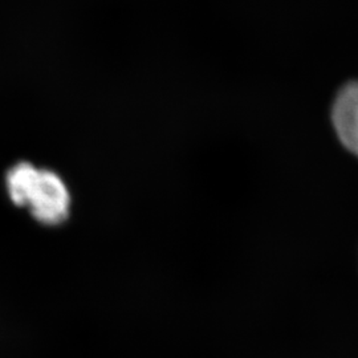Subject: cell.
Listing matches in <instances>:
<instances>
[{
	"label": "cell",
	"mask_w": 358,
	"mask_h": 358,
	"mask_svg": "<svg viewBox=\"0 0 358 358\" xmlns=\"http://www.w3.org/2000/svg\"><path fill=\"white\" fill-rule=\"evenodd\" d=\"M6 187L13 205L27 207L43 224L63 223L69 215L71 194L64 180L52 170L19 162L7 171Z\"/></svg>",
	"instance_id": "obj_1"
},
{
	"label": "cell",
	"mask_w": 358,
	"mask_h": 358,
	"mask_svg": "<svg viewBox=\"0 0 358 358\" xmlns=\"http://www.w3.org/2000/svg\"><path fill=\"white\" fill-rule=\"evenodd\" d=\"M332 122L338 140L358 157V81L346 84L336 96Z\"/></svg>",
	"instance_id": "obj_2"
}]
</instances>
